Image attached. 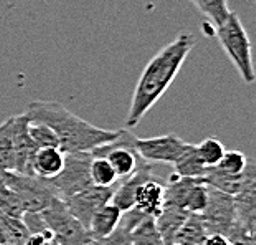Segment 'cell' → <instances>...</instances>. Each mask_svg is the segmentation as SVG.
<instances>
[{
    "label": "cell",
    "mask_w": 256,
    "mask_h": 245,
    "mask_svg": "<svg viewBox=\"0 0 256 245\" xmlns=\"http://www.w3.org/2000/svg\"><path fill=\"white\" fill-rule=\"evenodd\" d=\"M194 47L195 37L184 32L150 58L136 85L126 119L129 128L138 126L156 103L166 95Z\"/></svg>",
    "instance_id": "6da1fadb"
},
{
    "label": "cell",
    "mask_w": 256,
    "mask_h": 245,
    "mask_svg": "<svg viewBox=\"0 0 256 245\" xmlns=\"http://www.w3.org/2000/svg\"><path fill=\"white\" fill-rule=\"evenodd\" d=\"M25 114L30 121L45 123L55 131L58 148L64 154L80 151L91 152L102 144L111 143L121 134V129L114 131L94 126L58 101H32Z\"/></svg>",
    "instance_id": "7a4b0ae2"
},
{
    "label": "cell",
    "mask_w": 256,
    "mask_h": 245,
    "mask_svg": "<svg viewBox=\"0 0 256 245\" xmlns=\"http://www.w3.org/2000/svg\"><path fill=\"white\" fill-rule=\"evenodd\" d=\"M216 37L226 57L235 65L244 83H253L256 78L252 57V42L236 12H230L228 19L216 27Z\"/></svg>",
    "instance_id": "3957f363"
},
{
    "label": "cell",
    "mask_w": 256,
    "mask_h": 245,
    "mask_svg": "<svg viewBox=\"0 0 256 245\" xmlns=\"http://www.w3.org/2000/svg\"><path fill=\"white\" fill-rule=\"evenodd\" d=\"M91 161H92V154L90 151L68 152V154H64L63 169L60 171L58 176L45 182L53 190V194L56 197L63 200L72 197V195L92 186L91 174H90Z\"/></svg>",
    "instance_id": "277c9868"
},
{
    "label": "cell",
    "mask_w": 256,
    "mask_h": 245,
    "mask_svg": "<svg viewBox=\"0 0 256 245\" xmlns=\"http://www.w3.org/2000/svg\"><path fill=\"white\" fill-rule=\"evenodd\" d=\"M136 139H138V136L132 131L121 129V134L116 139L92 149L91 154L106 157L112 166L114 172H116L119 182H121L124 179L132 176L140 166L147 164L142 157L139 156L138 149H136Z\"/></svg>",
    "instance_id": "5b68a950"
},
{
    "label": "cell",
    "mask_w": 256,
    "mask_h": 245,
    "mask_svg": "<svg viewBox=\"0 0 256 245\" xmlns=\"http://www.w3.org/2000/svg\"><path fill=\"white\" fill-rule=\"evenodd\" d=\"M40 215L58 245H86L91 238L88 228L68 210L63 199L55 197Z\"/></svg>",
    "instance_id": "8992f818"
},
{
    "label": "cell",
    "mask_w": 256,
    "mask_h": 245,
    "mask_svg": "<svg viewBox=\"0 0 256 245\" xmlns=\"http://www.w3.org/2000/svg\"><path fill=\"white\" fill-rule=\"evenodd\" d=\"M4 186L14 190L24 205L25 214H40L56 197L53 190L48 187V184L36 176H26V174H18L14 171H5Z\"/></svg>",
    "instance_id": "52a82bcc"
},
{
    "label": "cell",
    "mask_w": 256,
    "mask_h": 245,
    "mask_svg": "<svg viewBox=\"0 0 256 245\" xmlns=\"http://www.w3.org/2000/svg\"><path fill=\"white\" fill-rule=\"evenodd\" d=\"M190 143L184 141L177 134L154 136V138H138L136 149L139 156L149 164H168L174 166L178 161Z\"/></svg>",
    "instance_id": "ba28073f"
},
{
    "label": "cell",
    "mask_w": 256,
    "mask_h": 245,
    "mask_svg": "<svg viewBox=\"0 0 256 245\" xmlns=\"http://www.w3.org/2000/svg\"><path fill=\"white\" fill-rule=\"evenodd\" d=\"M200 217L204 219L208 233L228 235L233 230V227L236 225L233 195L208 187V202H206V207L200 214Z\"/></svg>",
    "instance_id": "9c48e42d"
},
{
    "label": "cell",
    "mask_w": 256,
    "mask_h": 245,
    "mask_svg": "<svg viewBox=\"0 0 256 245\" xmlns=\"http://www.w3.org/2000/svg\"><path fill=\"white\" fill-rule=\"evenodd\" d=\"M236 224L248 233L254 235L256 222V164L248 159L243 171V186L236 195H233Z\"/></svg>",
    "instance_id": "30bf717a"
},
{
    "label": "cell",
    "mask_w": 256,
    "mask_h": 245,
    "mask_svg": "<svg viewBox=\"0 0 256 245\" xmlns=\"http://www.w3.org/2000/svg\"><path fill=\"white\" fill-rule=\"evenodd\" d=\"M116 187H98L90 186L88 189L81 190V192L72 195V197L64 199L68 210L78 219L81 224L88 228L92 215L96 214L101 207L111 202L112 192Z\"/></svg>",
    "instance_id": "8fae6325"
},
{
    "label": "cell",
    "mask_w": 256,
    "mask_h": 245,
    "mask_svg": "<svg viewBox=\"0 0 256 245\" xmlns=\"http://www.w3.org/2000/svg\"><path fill=\"white\" fill-rule=\"evenodd\" d=\"M150 179H154V174H152V166L147 162V164L140 166L130 177L124 179V181L118 184L112 192L111 204L116 205L122 214L132 210L136 207V197H138L140 186L147 181H150Z\"/></svg>",
    "instance_id": "7c38bea8"
},
{
    "label": "cell",
    "mask_w": 256,
    "mask_h": 245,
    "mask_svg": "<svg viewBox=\"0 0 256 245\" xmlns=\"http://www.w3.org/2000/svg\"><path fill=\"white\" fill-rule=\"evenodd\" d=\"M64 164V152L60 148H38L34 162H32V171L42 181H50L58 176Z\"/></svg>",
    "instance_id": "4fadbf2b"
},
{
    "label": "cell",
    "mask_w": 256,
    "mask_h": 245,
    "mask_svg": "<svg viewBox=\"0 0 256 245\" xmlns=\"http://www.w3.org/2000/svg\"><path fill=\"white\" fill-rule=\"evenodd\" d=\"M140 214L147 217H156L164 209V184L157 182L156 179H150L142 184L136 197V207Z\"/></svg>",
    "instance_id": "5bb4252c"
},
{
    "label": "cell",
    "mask_w": 256,
    "mask_h": 245,
    "mask_svg": "<svg viewBox=\"0 0 256 245\" xmlns=\"http://www.w3.org/2000/svg\"><path fill=\"white\" fill-rule=\"evenodd\" d=\"M142 217H146V215L140 214L138 209L124 212L121 224L118 225L116 230L106 237L90 238V240L86 242V245H132L130 232H132V228L139 224V220L142 219Z\"/></svg>",
    "instance_id": "9a60e30c"
},
{
    "label": "cell",
    "mask_w": 256,
    "mask_h": 245,
    "mask_svg": "<svg viewBox=\"0 0 256 245\" xmlns=\"http://www.w3.org/2000/svg\"><path fill=\"white\" fill-rule=\"evenodd\" d=\"M188 212L178 207H170V205H164V209L159 215L156 217V227L159 230L162 240L166 245H170L176 238L177 232L180 230V227L185 224V220L188 219Z\"/></svg>",
    "instance_id": "2e32d148"
},
{
    "label": "cell",
    "mask_w": 256,
    "mask_h": 245,
    "mask_svg": "<svg viewBox=\"0 0 256 245\" xmlns=\"http://www.w3.org/2000/svg\"><path fill=\"white\" fill-rule=\"evenodd\" d=\"M121 219H122V212L111 202L106 204L104 207H101L92 215V219L90 222L88 232L91 238L110 235V233H112L118 228V225L121 224Z\"/></svg>",
    "instance_id": "e0dca14e"
},
{
    "label": "cell",
    "mask_w": 256,
    "mask_h": 245,
    "mask_svg": "<svg viewBox=\"0 0 256 245\" xmlns=\"http://www.w3.org/2000/svg\"><path fill=\"white\" fill-rule=\"evenodd\" d=\"M202 179H204V182L208 187L220 190V192L228 194V195H236L243 186V172L235 176V174H228L225 171L218 169L216 166L208 167L205 176Z\"/></svg>",
    "instance_id": "ac0fdd59"
},
{
    "label": "cell",
    "mask_w": 256,
    "mask_h": 245,
    "mask_svg": "<svg viewBox=\"0 0 256 245\" xmlns=\"http://www.w3.org/2000/svg\"><path fill=\"white\" fill-rule=\"evenodd\" d=\"M206 237L208 230L200 214H190L170 245H204Z\"/></svg>",
    "instance_id": "d6986e66"
},
{
    "label": "cell",
    "mask_w": 256,
    "mask_h": 245,
    "mask_svg": "<svg viewBox=\"0 0 256 245\" xmlns=\"http://www.w3.org/2000/svg\"><path fill=\"white\" fill-rule=\"evenodd\" d=\"M0 169H15V116L0 124Z\"/></svg>",
    "instance_id": "ffe728a7"
},
{
    "label": "cell",
    "mask_w": 256,
    "mask_h": 245,
    "mask_svg": "<svg viewBox=\"0 0 256 245\" xmlns=\"http://www.w3.org/2000/svg\"><path fill=\"white\" fill-rule=\"evenodd\" d=\"M28 228L22 219H14L0 212V245H25Z\"/></svg>",
    "instance_id": "44dd1931"
},
{
    "label": "cell",
    "mask_w": 256,
    "mask_h": 245,
    "mask_svg": "<svg viewBox=\"0 0 256 245\" xmlns=\"http://www.w3.org/2000/svg\"><path fill=\"white\" fill-rule=\"evenodd\" d=\"M174 169H176L177 176L180 177H204L208 167L200 159L197 146L190 144L184 154L178 157V161L174 164Z\"/></svg>",
    "instance_id": "7402d4cb"
},
{
    "label": "cell",
    "mask_w": 256,
    "mask_h": 245,
    "mask_svg": "<svg viewBox=\"0 0 256 245\" xmlns=\"http://www.w3.org/2000/svg\"><path fill=\"white\" fill-rule=\"evenodd\" d=\"M91 182L92 186L98 187H116L119 184V179L114 172L112 166L110 164V161L106 157L101 156H92L91 161Z\"/></svg>",
    "instance_id": "603a6c76"
},
{
    "label": "cell",
    "mask_w": 256,
    "mask_h": 245,
    "mask_svg": "<svg viewBox=\"0 0 256 245\" xmlns=\"http://www.w3.org/2000/svg\"><path fill=\"white\" fill-rule=\"evenodd\" d=\"M130 240L132 245H166L162 240L159 230L156 227L154 217H142L139 224L132 228L130 232Z\"/></svg>",
    "instance_id": "cb8c5ba5"
},
{
    "label": "cell",
    "mask_w": 256,
    "mask_h": 245,
    "mask_svg": "<svg viewBox=\"0 0 256 245\" xmlns=\"http://www.w3.org/2000/svg\"><path fill=\"white\" fill-rule=\"evenodd\" d=\"M192 2L215 27L222 25L232 12L228 9V0H192Z\"/></svg>",
    "instance_id": "d4e9b609"
},
{
    "label": "cell",
    "mask_w": 256,
    "mask_h": 245,
    "mask_svg": "<svg viewBox=\"0 0 256 245\" xmlns=\"http://www.w3.org/2000/svg\"><path fill=\"white\" fill-rule=\"evenodd\" d=\"M197 146V152L200 156V159L204 161V164L206 167H215L222 161L223 154H225V146L216 138H206L202 141Z\"/></svg>",
    "instance_id": "484cf974"
},
{
    "label": "cell",
    "mask_w": 256,
    "mask_h": 245,
    "mask_svg": "<svg viewBox=\"0 0 256 245\" xmlns=\"http://www.w3.org/2000/svg\"><path fill=\"white\" fill-rule=\"evenodd\" d=\"M28 136L36 148H58V138L55 131L45 123L28 119Z\"/></svg>",
    "instance_id": "4316f807"
},
{
    "label": "cell",
    "mask_w": 256,
    "mask_h": 245,
    "mask_svg": "<svg viewBox=\"0 0 256 245\" xmlns=\"http://www.w3.org/2000/svg\"><path fill=\"white\" fill-rule=\"evenodd\" d=\"M0 212L14 217V219H22L25 214L24 205H22L17 194L7 186H0Z\"/></svg>",
    "instance_id": "83f0119b"
},
{
    "label": "cell",
    "mask_w": 256,
    "mask_h": 245,
    "mask_svg": "<svg viewBox=\"0 0 256 245\" xmlns=\"http://www.w3.org/2000/svg\"><path fill=\"white\" fill-rule=\"evenodd\" d=\"M246 162H248V157L244 156L243 152L230 149V151H225V154H223L222 161L216 164V167L228 174H235V176H238V174H242L244 171Z\"/></svg>",
    "instance_id": "f1b7e54d"
},
{
    "label": "cell",
    "mask_w": 256,
    "mask_h": 245,
    "mask_svg": "<svg viewBox=\"0 0 256 245\" xmlns=\"http://www.w3.org/2000/svg\"><path fill=\"white\" fill-rule=\"evenodd\" d=\"M204 245H233L232 240L223 233H208V237L205 238Z\"/></svg>",
    "instance_id": "f546056e"
},
{
    "label": "cell",
    "mask_w": 256,
    "mask_h": 245,
    "mask_svg": "<svg viewBox=\"0 0 256 245\" xmlns=\"http://www.w3.org/2000/svg\"><path fill=\"white\" fill-rule=\"evenodd\" d=\"M243 245H254V242H252V243H243Z\"/></svg>",
    "instance_id": "4dcf8cb0"
}]
</instances>
